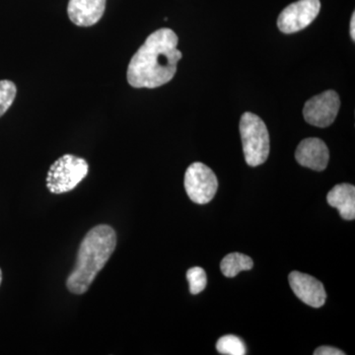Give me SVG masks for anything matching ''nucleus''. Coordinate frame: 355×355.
<instances>
[{
	"mask_svg": "<svg viewBox=\"0 0 355 355\" xmlns=\"http://www.w3.org/2000/svg\"><path fill=\"white\" fill-rule=\"evenodd\" d=\"M315 355H345L342 350L331 347H321L314 352Z\"/></svg>",
	"mask_w": 355,
	"mask_h": 355,
	"instance_id": "16",
	"label": "nucleus"
},
{
	"mask_svg": "<svg viewBox=\"0 0 355 355\" xmlns=\"http://www.w3.org/2000/svg\"><path fill=\"white\" fill-rule=\"evenodd\" d=\"M216 349L225 355H244L247 354L246 345L237 336H223L217 340Z\"/></svg>",
	"mask_w": 355,
	"mask_h": 355,
	"instance_id": "13",
	"label": "nucleus"
},
{
	"mask_svg": "<svg viewBox=\"0 0 355 355\" xmlns=\"http://www.w3.org/2000/svg\"><path fill=\"white\" fill-rule=\"evenodd\" d=\"M187 279H188L189 284H190V292L193 295L200 293L207 287V273L200 266L190 268L187 272Z\"/></svg>",
	"mask_w": 355,
	"mask_h": 355,
	"instance_id": "15",
	"label": "nucleus"
},
{
	"mask_svg": "<svg viewBox=\"0 0 355 355\" xmlns=\"http://www.w3.org/2000/svg\"><path fill=\"white\" fill-rule=\"evenodd\" d=\"M340 100L336 91H324L306 102L303 109L305 121L318 128L331 125L338 116Z\"/></svg>",
	"mask_w": 355,
	"mask_h": 355,
	"instance_id": "7",
	"label": "nucleus"
},
{
	"mask_svg": "<svg viewBox=\"0 0 355 355\" xmlns=\"http://www.w3.org/2000/svg\"><path fill=\"white\" fill-rule=\"evenodd\" d=\"M89 165L85 159L72 154L58 158L49 169L46 187L53 193H64L74 190L87 176Z\"/></svg>",
	"mask_w": 355,
	"mask_h": 355,
	"instance_id": "4",
	"label": "nucleus"
},
{
	"mask_svg": "<svg viewBox=\"0 0 355 355\" xmlns=\"http://www.w3.org/2000/svg\"><path fill=\"white\" fill-rule=\"evenodd\" d=\"M17 88L10 80H0V116L8 111L15 100Z\"/></svg>",
	"mask_w": 355,
	"mask_h": 355,
	"instance_id": "14",
	"label": "nucleus"
},
{
	"mask_svg": "<svg viewBox=\"0 0 355 355\" xmlns=\"http://www.w3.org/2000/svg\"><path fill=\"white\" fill-rule=\"evenodd\" d=\"M179 39L168 28L149 35L128 67V83L135 88H157L169 83L177 71L182 53Z\"/></svg>",
	"mask_w": 355,
	"mask_h": 355,
	"instance_id": "1",
	"label": "nucleus"
},
{
	"mask_svg": "<svg viewBox=\"0 0 355 355\" xmlns=\"http://www.w3.org/2000/svg\"><path fill=\"white\" fill-rule=\"evenodd\" d=\"M106 8V0H69L67 13L73 24L90 27L99 22Z\"/></svg>",
	"mask_w": 355,
	"mask_h": 355,
	"instance_id": "10",
	"label": "nucleus"
},
{
	"mask_svg": "<svg viewBox=\"0 0 355 355\" xmlns=\"http://www.w3.org/2000/svg\"><path fill=\"white\" fill-rule=\"evenodd\" d=\"M254 261L244 254L232 253L224 257L220 263L221 272L226 277H234L243 270L253 268Z\"/></svg>",
	"mask_w": 355,
	"mask_h": 355,
	"instance_id": "12",
	"label": "nucleus"
},
{
	"mask_svg": "<svg viewBox=\"0 0 355 355\" xmlns=\"http://www.w3.org/2000/svg\"><path fill=\"white\" fill-rule=\"evenodd\" d=\"M350 36L352 40H355V14H352V21H350Z\"/></svg>",
	"mask_w": 355,
	"mask_h": 355,
	"instance_id": "17",
	"label": "nucleus"
},
{
	"mask_svg": "<svg viewBox=\"0 0 355 355\" xmlns=\"http://www.w3.org/2000/svg\"><path fill=\"white\" fill-rule=\"evenodd\" d=\"M320 0H299L291 4L279 14V29L284 34H292L305 29L320 12Z\"/></svg>",
	"mask_w": 355,
	"mask_h": 355,
	"instance_id": "6",
	"label": "nucleus"
},
{
	"mask_svg": "<svg viewBox=\"0 0 355 355\" xmlns=\"http://www.w3.org/2000/svg\"><path fill=\"white\" fill-rule=\"evenodd\" d=\"M240 133L245 160L251 167L263 164L270 155V133L260 116L250 112L243 114Z\"/></svg>",
	"mask_w": 355,
	"mask_h": 355,
	"instance_id": "3",
	"label": "nucleus"
},
{
	"mask_svg": "<svg viewBox=\"0 0 355 355\" xmlns=\"http://www.w3.org/2000/svg\"><path fill=\"white\" fill-rule=\"evenodd\" d=\"M327 200L331 207L338 210L342 218L354 220L355 218V188L350 184H340L334 187Z\"/></svg>",
	"mask_w": 355,
	"mask_h": 355,
	"instance_id": "11",
	"label": "nucleus"
},
{
	"mask_svg": "<svg viewBox=\"0 0 355 355\" xmlns=\"http://www.w3.org/2000/svg\"><path fill=\"white\" fill-rule=\"evenodd\" d=\"M296 161L315 171H324L329 164L330 153L323 140L310 137L302 140L295 151Z\"/></svg>",
	"mask_w": 355,
	"mask_h": 355,
	"instance_id": "9",
	"label": "nucleus"
},
{
	"mask_svg": "<svg viewBox=\"0 0 355 355\" xmlns=\"http://www.w3.org/2000/svg\"><path fill=\"white\" fill-rule=\"evenodd\" d=\"M1 280H2V272H1V270H0V284H1Z\"/></svg>",
	"mask_w": 355,
	"mask_h": 355,
	"instance_id": "18",
	"label": "nucleus"
},
{
	"mask_svg": "<svg viewBox=\"0 0 355 355\" xmlns=\"http://www.w3.org/2000/svg\"><path fill=\"white\" fill-rule=\"evenodd\" d=\"M288 280L294 294L305 304L320 308L326 302V291L320 280L296 270L291 272Z\"/></svg>",
	"mask_w": 355,
	"mask_h": 355,
	"instance_id": "8",
	"label": "nucleus"
},
{
	"mask_svg": "<svg viewBox=\"0 0 355 355\" xmlns=\"http://www.w3.org/2000/svg\"><path fill=\"white\" fill-rule=\"evenodd\" d=\"M184 189L191 202L205 205L211 202L218 189L214 172L203 163H193L184 174Z\"/></svg>",
	"mask_w": 355,
	"mask_h": 355,
	"instance_id": "5",
	"label": "nucleus"
},
{
	"mask_svg": "<svg viewBox=\"0 0 355 355\" xmlns=\"http://www.w3.org/2000/svg\"><path fill=\"white\" fill-rule=\"evenodd\" d=\"M116 246V235L111 226L102 224L91 229L79 247L76 268L67 277L69 291L74 294L85 293Z\"/></svg>",
	"mask_w": 355,
	"mask_h": 355,
	"instance_id": "2",
	"label": "nucleus"
}]
</instances>
